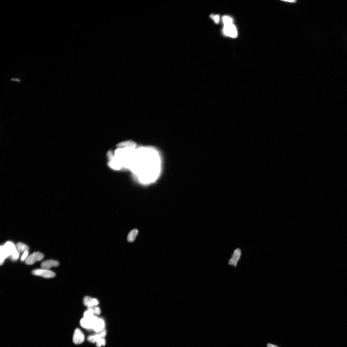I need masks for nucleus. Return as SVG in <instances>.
Masks as SVG:
<instances>
[{"instance_id":"9","label":"nucleus","mask_w":347,"mask_h":347,"mask_svg":"<svg viewBox=\"0 0 347 347\" xmlns=\"http://www.w3.org/2000/svg\"><path fill=\"white\" fill-rule=\"evenodd\" d=\"M83 303L85 306L89 307L97 306L99 305V301L96 298L86 296L84 298Z\"/></svg>"},{"instance_id":"4","label":"nucleus","mask_w":347,"mask_h":347,"mask_svg":"<svg viewBox=\"0 0 347 347\" xmlns=\"http://www.w3.org/2000/svg\"><path fill=\"white\" fill-rule=\"evenodd\" d=\"M223 31L224 34L228 36L235 38L237 36V28L233 23L224 25Z\"/></svg>"},{"instance_id":"13","label":"nucleus","mask_w":347,"mask_h":347,"mask_svg":"<svg viewBox=\"0 0 347 347\" xmlns=\"http://www.w3.org/2000/svg\"><path fill=\"white\" fill-rule=\"evenodd\" d=\"M138 233V231L136 229H134V230L130 231L128 235L127 238V240L130 243L134 241Z\"/></svg>"},{"instance_id":"20","label":"nucleus","mask_w":347,"mask_h":347,"mask_svg":"<svg viewBox=\"0 0 347 347\" xmlns=\"http://www.w3.org/2000/svg\"><path fill=\"white\" fill-rule=\"evenodd\" d=\"M87 340L89 341L92 343H96V339L94 335H90L87 338Z\"/></svg>"},{"instance_id":"19","label":"nucleus","mask_w":347,"mask_h":347,"mask_svg":"<svg viewBox=\"0 0 347 347\" xmlns=\"http://www.w3.org/2000/svg\"><path fill=\"white\" fill-rule=\"evenodd\" d=\"M211 17L213 18V21L216 24H218L219 21V16L218 15H211Z\"/></svg>"},{"instance_id":"6","label":"nucleus","mask_w":347,"mask_h":347,"mask_svg":"<svg viewBox=\"0 0 347 347\" xmlns=\"http://www.w3.org/2000/svg\"><path fill=\"white\" fill-rule=\"evenodd\" d=\"M85 340V336L83 332L79 329H76L74 334L73 341L76 344H80L83 343Z\"/></svg>"},{"instance_id":"8","label":"nucleus","mask_w":347,"mask_h":347,"mask_svg":"<svg viewBox=\"0 0 347 347\" xmlns=\"http://www.w3.org/2000/svg\"><path fill=\"white\" fill-rule=\"evenodd\" d=\"M241 252L240 249H236L233 252L232 257L229 261V264L234 267L236 266L241 257Z\"/></svg>"},{"instance_id":"5","label":"nucleus","mask_w":347,"mask_h":347,"mask_svg":"<svg viewBox=\"0 0 347 347\" xmlns=\"http://www.w3.org/2000/svg\"><path fill=\"white\" fill-rule=\"evenodd\" d=\"M44 258L43 255L39 252H35L29 255L25 260L26 264L32 265L36 262L40 261Z\"/></svg>"},{"instance_id":"18","label":"nucleus","mask_w":347,"mask_h":347,"mask_svg":"<svg viewBox=\"0 0 347 347\" xmlns=\"http://www.w3.org/2000/svg\"><path fill=\"white\" fill-rule=\"evenodd\" d=\"M94 314L90 310L88 309L85 311L84 313V317L90 319L94 316Z\"/></svg>"},{"instance_id":"15","label":"nucleus","mask_w":347,"mask_h":347,"mask_svg":"<svg viewBox=\"0 0 347 347\" xmlns=\"http://www.w3.org/2000/svg\"><path fill=\"white\" fill-rule=\"evenodd\" d=\"M88 309L90 310L94 314L99 315L100 314L101 310L99 307L96 306H93L88 307Z\"/></svg>"},{"instance_id":"11","label":"nucleus","mask_w":347,"mask_h":347,"mask_svg":"<svg viewBox=\"0 0 347 347\" xmlns=\"http://www.w3.org/2000/svg\"><path fill=\"white\" fill-rule=\"evenodd\" d=\"M59 265L57 261L50 260L45 261L41 263V266L43 269L48 270L52 267H57Z\"/></svg>"},{"instance_id":"16","label":"nucleus","mask_w":347,"mask_h":347,"mask_svg":"<svg viewBox=\"0 0 347 347\" xmlns=\"http://www.w3.org/2000/svg\"><path fill=\"white\" fill-rule=\"evenodd\" d=\"M222 20L224 25L233 23V19L230 17L224 16L222 17Z\"/></svg>"},{"instance_id":"23","label":"nucleus","mask_w":347,"mask_h":347,"mask_svg":"<svg viewBox=\"0 0 347 347\" xmlns=\"http://www.w3.org/2000/svg\"><path fill=\"white\" fill-rule=\"evenodd\" d=\"M267 347H279L276 345H274L271 344H268L267 345Z\"/></svg>"},{"instance_id":"24","label":"nucleus","mask_w":347,"mask_h":347,"mask_svg":"<svg viewBox=\"0 0 347 347\" xmlns=\"http://www.w3.org/2000/svg\"><path fill=\"white\" fill-rule=\"evenodd\" d=\"M282 1L286 2H290V3H295L296 2V1Z\"/></svg>"},{"instance_id":"14","label":"nucleus","mask_w":347,"mask_h":347,"mask_svg":"<svg viewBox=\"0 0 347 347\" xmlns=\"http://www.w3.org/2000/svg\"><path fill=\"white\" fill-rule=\"evenodd\" d=\"M119 148H124L130 146H136V144L132 141H127L121 142L117 145Z\"/></svg>"},{"instance_id":"17","label":"nucleus","mask_w":347,"mask_h":347,"mask_svg":"<svg viewBox=\"0 0 347 347\" xmlns=\"http://www.w3.org/2000/svg\"><path fill=\"white\" fill-rule=\"evenodd\" d=\"M96 343L97 347H101L102 346H104L106 345V340L104 338H101L97 340Z\"/></svg>"},{"instance_id":"7","label":"nucleus","mask_w":347,"mask_h":347,"mask_svg":"<svg viewBox=\"0 0 347 347\" xmlns=\"http://www.w3.org/2000/svg\"><path fill=\"white\" fill-rule=\"evenodd\" d=\"M97 318L95 316L90 319L84 317L81 320V325L82 327L85 328L87 329H92L94 323Z\"/></svg>"},{"instance_id":"1","label":"nucleus","mask_w":347,"mask_h":347,"mask_svg":"<svg viewBox=\"0 0 347 347\" xmlns=\"http://www.w3.org/2000/svg\"><path fill=\"white\" fill-rule=\"evenodd\" d=\"M161 161L157 150L151 147L137 148L130 169L142 184H148L158 178Z\"/></svg>"},{"instance_id":"21","label":"nucleus","mask_w":347,"mask_h":347,"mask_svg":"<svg viewBox=\"0 0 347 347\" xmlns=\"http://www.w3.org/2000/svg\"><path fill=\"white\" fill-rule=\"evenodd\" d=\"M28 251H26L24 253L21 260L22 261H24L26 259L28 258Z\"/></svg>"},{"instance_id":"22","label":"nucleus","mask_w":347,"mask_h":347,"mask_svg":"<svg viewBox=\"0 0 347 347\" xmlns=\"http://www.w3.org/2000/svg\"><path fill=\"white\" fill-rule=\"evenodd\" d=\"M98 333H97V334H99L102 338H104V337L105 336H106V334H107V332H106V330H104V329L102 331H101L100 332H98Z\"/></svg>"},{"instance_id":"10","label":"nucleus","mask_w":347,"mask_h":347,"mask_svg":"<svg viewBox=\"0 0 347 347\" xmlns=\"http://www.w3.org/2000/svg\"><path fill=\"white\" fill-rule=\"evenodd\" d=\"M105 323L103 319L97 318L94 322L92 329L96 332H100L104 330Z\"/></svg>"},{"instance_id":"3","label":"nucleus","mask_w":347,"mask_h":347,"mask_svg":"<svg viewBox=\"0 0 347 347\" xmlns=\"http://www.w3.org/2000/svg\"><path fill=\"white\" fill-rule=\"evenodd\" d=\"M32 273L35 276L47 278H53L55 276V274L54 272L43 268L34 270L32 271Z\"/></svg>"},{"instance_id":"12","label":"nucleus","mask_w":347,"mask_h":347,"mask_svg":"<svg viewBox=\"0 0 347 347\" xmlns=\"http://www.w3.org/2000/svg\"><path fill=\"white\" fill-rule=\"evenodd\" d=\"M16 247L17 250L19 253L23 252H24L26 251H29L28 247L22 243H17L16 245Z\"/></svg>"},{"instance_id":"2","label":"nucleus","mask_w":347,"mask_h":347,"mask_svg":"<svg viewBox=\"0 0 347 347\" xmlns=\"http://www.w3.org/2000/svg\"><path fill=\"white\" fill-rule=\"evenodd\" d=\"M5 250L9 257L10 256L13 261L17 260L19 256V253L18 252L16 246L12 242L8 241L3 246Z\"/></svg>"}]
</instances>
